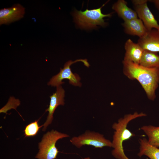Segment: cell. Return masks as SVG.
Returning <instances> with one entry per match:
<instances>
[{"label":"cell","mask_w":159,"mask_h":159,"mask_svg":"<svg viewBox=\"0 0 159 159\" xmlns=\"http://www.w3.org/2000/svg\"><path fill=\"white\" fill-rule=\"evenodd\" d=\"M123 72L131 80H136L145 91L148 98L154 100L159 85V68H149L129 61L123 60Z\"/></svg>","instance_id":"6da1fadb"},{"label":"cell","mask_w":159,"mask_h":159,"mask_svg":"<svg viewBox=\"0 0 159 159\" xmlns=\"http://www.w3.org/2000/svg\"><path fill=\"white\" fill-rule=\"evenodd\" d=\"M146 114L142 112H137L133 114L125 115L123 118H120L118 122H115L112 125V128L115 130L112 142V154L117 159H130L125 155L122 145L124 141L130 139L135 135L127 128L128 123L132 120L137 118L145 116Z\"/></svg>","instance_id":"7a4b0ae2"},{"label":"cell","mask_w":159,"mask_h":159,"mask_svg":"<svg viewBox=\"0 0 159 159\" xmlns=\"http://www.w3.org/2000/svg\"><path fill=\"white\" fill-rule=\"evenodd\" d=\"M105 4L97 9H87L84 11H75L73 14L75 22L79 27L85 29L95 28L97 27V25L106 26L107 24L103 18L111 17L112 13L104 14L102 13L101 9Z\"/></svg>","instance_id":"3957f363"},{"label":"cell","mask_w":159,"mask_h":159,"mask_svg":"<svg viewBox=\"0 0 159 159\" xmlns=\"http://www.w3.org/2000/svg\"><path fill=\"white\" fill-rule=\"evenodd\" d=\"M69 136L52 130L44 135L38 144L39 151L35 156L37 159H55L59 152L56 147L57 141Z\"/></svg>","instance_id":"277c9868"},{"label":"cell","mask_w":159,"mask_h":159,"mask_svg":"<svg viewBox=\"0 0 159 159\" xmlns=\"http://www.w3.org/2000/svg\"><path fill=\"white\" fill-rule=\"evenodd\" d=\"M79 62H82L84 65L87 67L90 66L86 59H77L73 61L69 60L65 63L63 68H60V71L58 74L50 79L47 83L48 85L57 87L64 83L62 81L63 80L66 79L69 80L70 84L80 87L82 85V83L80 82V78L78 74L72 73L70 67L73 64Z\"/></svg>","instance_id":"5b68a950"},{"label":"cell","mask_w":159,"mask_h":159,"mask_svg":"<svg viewBox=\"0 0 159 159\" xmlns=\"http://www.w3.org/2000/svg\"><path fill=\"white\" fill-rule=\"evenodd\" d=\"M71 143L78 148L85 145H91L96 148L104 147H112V143L106 139L103 135L98 132L87 130L77 136H74L70 140Z\"/></svg>","instance_id":"8992f818"},{"label":"cell","mask_w":159,"mask_h":159,"mask_svg":"<svg viewBox=\"0 0 159 159\" xmlns=\"http://www.w3.org/2000/svg\"><path fill=\"white\" fill-rule=\"evenodd\" d=\"M147 0L132 1L138 16L143 21L148 31L159 30V24L147 5Z\"/></svg>","instance_id":"52a82bcc"},{"label":"cell","mask_w":159,"mask_h":159,"mask_svg":"<svg viewBox=\"0 0 159 159\" xmlns=\"http://www.w3.org/2000/svg\"><path fill=\"white\" fill-rule=\"evenodd\" d=\"M64 96L65 91L60 85L57 87L56 92L50 96L49 105L45 111V112L48 111V114L46 122L43 125V131H45L47 127L52 123L53 119V114L57 108L60 105H64Z\"/></svg>","instance_id":"ba28073f"},{"label":"cell","mask_w":159,"mask_h":159,"mask_svg":"<svg viewBox=\"0 0 159 159\" xmlns=\"http://www.w3.org/2000/svg\"><path fill=\"white\" fill-rule=\"evenodd\" d=\"M25 13V8L19 4H14L11 7L0 10V24H8L23 18Z\"/></svg>","instance_id":"9c48e42d"},{"label":"cell","mask_w":159,"mask_h":159,"mask_svg":"<svg viewBox=\"0 0 159 159\" xmlns=\"http://www.w3.org/2000/svg\"><path fill=\"white\" fill-rule=\"evenodd\" d=\"M138 43L144 50L159 52V30L148 31L145 36L139 38Z\"/></svg>","instance_id":"30bf717a"},{"label":"cell","mask_w":159,"mask_h":159,"mask_svg":"<svg viewBox=\"0 0 159 159\" xmlns=\"http://www.w3.org/2000/svg\"><path fill=\"white\" fill-rule=\"evenodd\" d=\"M124 47L125 52L123 60L139 64L144 50L140 44L129 39L125 42Z\"/></svg>","instance_id":"8fae6325"},{"label":"cell","mask_w":159,"mask_h":159,"mask_svg":"<svg viewBox=\"0 0 159 159\" xmlns=\"http://www.w3.org/2000/svg\"><path fill=\"white\" fill-rule=\"evenodd\" d=\"M122 25L126 34L139 38L145 36L148 31L142 21L138 18L124 21Z\"/></svg>","instance_id":"7c38bea8"},{"label":"cell","mask_w":159,"mask_h":159,"mask_svg":"<svg viewBox=\"0 0 159 159\" xmlns=\"http://www.w3.org/2000/svg\"><path fill=\"white\" fill-rule=\"evenodd\" d=\"M112 9L124 21L138 18L135 10L129 7L127 2L124 0H118L112 6Z\"/></svg>","instance_id":"4fadbf2b"},{"label":"cell","mask_w":159,"mask_h":159,"mask_svg":"<svg viewBox=\"0 0 159 159\" xmlns=\"http://www.w3.org/2000/svg\"><path fill=\"white\" fill-rule=\"evenodd\" d=\"M140 152L138 155H145L150 159H159V148L150 144L145 138L139 139Z\"/></svg>","instance_id":"5bb4252c"},{"label":"cell","mask_w":159,"mask_h":159,"mask_svg":"<svg viewBox=\"0 0 159 159\" xmlns=\"http://www.w3.org/2000/svg\"><path fill=\"white\" fill-rule=\"evenodd\" d=\"M139 64L147 68H159V55L157 52L144 50Z\"/></svg>","instance_id":"9a60e30c"},{"label":"cell","mask_w":159,"mask_h":159,"mask_svg":"<svg viewBox=\"0 0 159 159\" xmlns=\"http://www.w3.org/2000/svg\"><path fill=\"white\" fill-rule=\"evenodd\" d=\"M148 136L149 143L159 148V127L144 126L141 128Z\"/></svg>","instance_id":"2e32d148"},{"label":"cell","mask_w":159,"mask_h":159,"mask_svg":"<svg viewBox=\"0 0 159 159\" xmlns=\"http://www.w3.org/2000/svg\"><path fill=\"white\" fill-rule=\"evenodd\" d=\"M40 119L31 122L25 127L24 130L25 137H34L37 135L40 128L43 126V125L40 126L39 125L38 122Z\"/></svg>","instance_id":"e0dca14e"},{"label":"cell","mask_w":159,"mask_h":159,"mask_svg":"<svg viewBox=\"0 0 159 159\" xmlns=\"http://www.w3.org/2000/svg\"><path fill=\"white\" fill-rule=\"evenodd\" d=\"M20 105V101L18 99H16L13 97H10L6 104L0 109V113L7 114V111L11 109H14L17 111L16 108Z\"/></svg>","instance_id":"ac0fdd59"},{"label":"cell","mask_w":159,"mask_h":159,"mask_svg":"<svg viewBox=\"0 0 159 159\" xmlns=\"http://www.w3.org/2000/svg\"><path fill=\"white\" fill-rule=\"evenodd\" d=\"M149 1L153 3L156 8L159 11V0H150Z\"/></svg>","instance_id":"d6986e66"},{"label":"cell","mask_w":159,"mask_h":159,"mask_svg":"<svg viewBox=\"0 0 159 159\" xmlns=\"http://www.w3.org/2000/svg\"><path fill=\"white\" fill-rule=\"evenodd\" d=\"M81 159H90V158L89 157H87Z\"/></svg>","instance_id":"ffe728a7"}]
</instances>
